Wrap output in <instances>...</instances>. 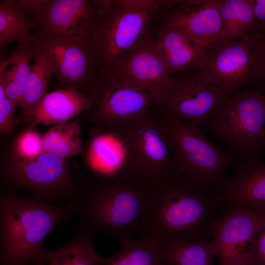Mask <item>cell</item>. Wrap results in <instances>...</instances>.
I'll return each instance as SVG.
<instances>
[{
	"label": "cell",
	"mask_w": 265,
	"mask_h": 265,
	"mask_svg": "<svg viewBox=\"0 0 265 265\" xmlns=\"http://www.w3.org/2000/svg\"><path fill=\"white\" fill-rule=\"evenodd\" d=\"M214 197L221 207L241 205L265 218V163L260 159H243Z\"/></svg>",
	"instance_id": "16"
},
{
	"label": "cell",
	"mask_w": 265,
	"mask_h": 265,
	"mask_svg": "<svg viewBox=\"0 0 265 265\" xmlns=\"http://www.w3.org/2000/svg\"><path fill=\"white\" fill-rule=\"evenodd\" d=\"M183 0H115L119 6L158 14L163 10L174 7Z\"/></svg>",
	"instance_id": "30"
},
{
	"label": "cell",
	"mask_w": 265,
	"mask_h": 265,
	"mask_svg": "<svg viewBox=\"0 0 265 265\" xmlns=\"http://www.w3.org/2000/svg\"><path fill=\"white\" fill-rule=\"evenodd\" d=\"M216 253L212 240L179 241L165 246L161 258L170 265H211Z\"/></svg>",
	"instance_id": "28"
},
{
	"label": "cell",
	"mask_w": 265,
	"mask_h": 265,
	"mask_svg": "<svg viewBox=\"0 0 265 265\" xmlns=\"http://www.w3.org/2000/svg\"><path fill=\"white\" fill-rule=\"evenodd\" d=\"M254 265L252 264V263H249L247 264H242V265Z\"/></svg>",
	"instance_id": "36"
},
{
	"label": "cell",
	"mask_w": 265,
	"mask_h": 265,
	"mask_svg": "<svg viewBox=\"0 0 265 265\" xmlns=\"http://www.w3.org/2000/svg\"><path fill=\"white\" fill-rule=\"evenodd\" d=\"M221 207L205 186L174 168L145 182L138 233L164 246L211 241Z\"/></svg>",
	"instance_id": "1"
},
{
	"label": "cell",
	"mask_w": 265,
	"mask_h": 265,
	"mask_svg": "<svg viewBox=\"0 0 265 265\" xmlns=\"http://www.w3.org/2000/svg\"><path fill=\"white\" fill-rule=\"evenodd\" d=\"M34 44H18L6 60L0 61V81L2 82L7 97L20 108L24 88L34 57Z\"/></svg>",
	"instance_id": "21"
},
{
	"label": "cell",
	"mask_w": 265,
	"mask_h": 265,
	"mask_svg": "<svg viewBox=\"0 0 265 265\" xmlns=\"http://www.w3.org/2000/svg\"><path fill=\"white\" fill-rule=\"evenodd\" d=\"M256 61L259 80L265 82V31L263 33L256 49Z\"/></svg>",
	"instance_id": "33"
},
{
	"label": "cell",
	"mask_w": 265,
	"mask_h": 265,
	"mask_svg": "<svg viewBox=\"0 0 265 265\" xmlns=\"http://www.w3.org/2000/svg\"><path fill=\"white\" fill-rule=\"evenodd\" d=\"M87 160L91 170L104 178L130 175L131 151L123 127L106 129L95 135L89 144Z\"/></svg>",
	"instance_id": "17"
},
{
	"label": "cell",
	"mask_w": 265,
	"mask_h": 265,
	"mask_svg": "<svg viewBox=\"0 0 265 265\" xmlns=\"http://www.w3.org/2000/svg\"><path fill=\"white\" fill-rule=\"evenodd\" d=\"M99 16V0H43L34 17L43 32L92 36Z\"/></svg>",
	"instance_id": "14"
},
{
	"label": "cell",
	"mask_w": 265,
	"mask_h": 265,
	"mask_svg": "<svg viewBox=\"0 0 265 265\" xmlns=\"http://www.w3.org/2000/svg\"><path fill=\"white\" fill-rule=\"evenodd\" d=\"M160 112L158 115L171 151L174 169L196 180L215 194L227 179L228 168L238 163L240 157L223 151L200 127L162 108Z\"/></svg>",
	"instance_id": "4"
},
{
	"label": "cell",
	"mask_w": 265,
	"mask_h": 265,
	"mask_svg": "<svg viewBox=\"0 0 265 265\" xmlns=\"http://www.w3.org/2000/svg\"><path fill=\"white\" fill-rule=\"evenodd\" d=\"M34 63L27 77L20 108L27 115L46 94L53 75V66L47 53L34 44Z\"/></svg>",
	"instance_id": "26"
},
{
	"label": "cell",
	"mask_w": 265,
	"mask_h": 265,
	"mask_svg": "<svg viewBox=\"0 0 265 265\" xmlns=\"http://www.w3.org/2000/svg\"><path fill=\"white\" fill-rule=\"evenodd\" d=\"M91 98L73 87L46 93L26 115L32 125H58L88 110Z\"/></svg>",
	"instance_id": "20"
},
{
	"label": "cell",
	"mask_w": 265,
	"mask_h": 265,
	"mask_svg": "<svg viewBox=\"0 0 265 265\" xmlns=\"http://www.w3.org/2000/svg\"><path fill=\"white\" fill-rule=\"evenodd\" d=\"M192 71L172 76L159 104L177 118L204 127L208 117L230 98L211 81L202 70Z\"/></svg>",
	"instance_id": "10"
},
{
	"label": "cell",
	"mask_w": 265,
	"mask_h": 265,
	"mask_svg": "<svg viewBox=\"0 0 265 265\" xmlns=\"http://www.w3.org/2000/svg\"><path fill=\"white\" fill-rule=\"evenodd\" d=\"M253 10L261 32L265 31V0H253Z\"/></svg>",
	"instance_id": "34"
},
{
	"label": "cell",
	"mask_w": 265,
	"mask_h": 265,
	"mask_svg": "<svg viewBox=\"0 0 265 265\" xmlns=\"http://www.w3.org/2000/svg\"><path fill=\"white\" fill-rule=\"evenodd\" d=\"M16 156L23 158H35L45 152L42 136L33 130H28L18 137L15 145Z\"/></svg>",
	"instance_id": "29"
},
{
	"label": "cell",
	"mask_w": 265,
	"mask_h": 265,
	"mask_svg": "<svg viewBox=\"0 0 265 265\" xmlns=\"http://www.w3.org/2000/svg\"><path fill=\"white\" fill-rule=\"evenodd\" d=\"M34 26H37L36 21L17 5L16 0H0V49L13 42L34 44L35 35L30 32Z\"/></svg>",
	"instance_id": "24"
},
{
	"label": "cell",
	"mask_w": 265,
	"mask_h": 265,
	"mask_svg": "<svg viewBox=\"0 0 265 265\" xmlns=\"http://www.w3.org/2000/svg\"><path fill=\"white\" fill-rule=\"evenodd\" d=\"M90 97L89 109H94L95 118L105 129L134 122L158 104L147 91L117 73L100 75Z\"/></svg>",
	"instance_id": "8"
},
{
	"label": "cell",
	"mask_w": 265,
	"mask_h": 265,
	"mask_svg": "<svg viewBox=\"0 0 265 265\" xmlns=\"http://www.w3.org/2000/svg\"><path fill=\"white\" fill-rule=\"evenodd\" d=\"M263 33L247 35L207 51L201 70L228 98L245 84L259 80L256 52Z\"/></svg>",
	"instance_id": "9"
},
{
	"label": "cell",
	"mask_w": 265,
	"mask_h": 265,
	"mask_svg": "<svg viewBox=\"0 0 265 265\" xmlns=\"http://www.w3.org/2000/svg\"><path fill=\"white\" fill-rule=\"evenodd\" d=\"M92 238L80 230L72 242L53 251L43 248L35 260L43 265H99L100 257L93 245Z\"/></svg>",
	"instance_id": "25"
},
{
	"label": "cell",
	"mask_w": 265,
	"mask_h": 265,
	"mask_svg": "<svg viewBox=\"0 0 265 265\" xmlns=\"http://www.w3.org/2000/svg\"><path fill=\"white\" fill-rule=\"evenodd\" d=\"M45 152L60 159L84 155L80 124L77 120L54 125L42 136Z\"/></svg>",
	"instance_id": "27"
},
{
	"label": "cell",
	"mask_w": 265,
	"mask_h": 265,
	"mask_svg": "<svg viewBox=\"0 0 265 265\" xmlns=\"http://www.w3.org/2000/svg\"><path fill=\"white\" fill-rule=\"evenodd\" d=\"M155 45L172 76L203 67L207 51L177 29L163 26Z\"/></svg>",
	"instance_id": "19"
},
{
	"label": "cell",
	"mask_w": 265,
	"mask_h": 265,
	"mask_svg": "<svg viewBox=\"0 0 265 265\" xmlns=\"http://www.w3.org/2000/svg\"><path fill=\"white\" fill-rule=\"evenodd\" d=\"M263 152H264L265 154V146H264Z\"/></svg>",
	"instance_id": "37"
},
{
	"label": "cell",
	"mask_w": 265,
	"mask_h": 265,
	"mask_svg": "<svg viewBox=\"0 0 265 265\" xmlns=\"http://www.w3.org/2000/svg\"><path fill=\"white\" fill-rule=\"evenodd\" d=\"M34 265H43L40 262L37 260H34Z\"/></svg>",
	"instance_id": "35"
},
{
	"label": "cell",
	"mask_w": 265,
	"mask_h": 265,
	"mask_svg": "<svg viewBox=\"0 0 265 265\" xmlns=\"http://www.w3.org/2000/svg\"><path fill=\"white\" fill-rule=\"evenodd\" d=\"M231 153L259 159L265 143V95L240 90L223 103L204 126Z\"/></svg>",
	"instance_id": "5"
},
{
	"label": "cell",
	"mask_w": 265,
	"mask_h": 265,
	"mask_svg": "<svg viewBox=\"0 0 265 265\" xmlns=\"http://www.w3.org/2000/svg\"><path fill=\"white\" fill-rule=\"evenodd\" d=\"M15 105L6 96L3 83L0 82V131L12 132L14 125Z\"/></svg>",
	"instance_id": "31"
},
{
	"label": "cell",
	"mask_w": 265,
	"mask_h": 265,
	"mask_svg": "<svg viewBox=\"0 0 265 265\" xmlns=\"http://www.w3.org/2000/svg\"><path fill=\"white\" fill-rule=\"evenodd\" d=\"M123 127L131 151L130 176L146 181L174 169L171 151L158 115L150 110Z\"/></svg>",
	"instance_id": "11"
},
{
	"label": "cell",
	"mask_w": 265,
	"mask_h": 265,
	"mask_svg": "<svg viewBox=\"0 0 265 265\" xmlns=\"http://www.w3.org/2000/svg\"><path fill=\"white\" fill-rule=\"evenodd\" d=\"M68 203L80 230L93 237L108 233L119 240L138 232L145 182L130 175L104 178Z\"/></svg>",
	"instance_id": "2"
},
{
	"label": "cell",
	"mask_w": 265,
	"mask_h": 265,
	"mask_svg": "<svg viewBox=\"0 0 265 265\" xmlns=\"http://www.w3.org/2000/svg\"><path fill=\"white\" fill-rule=\"evenodd\" d=\"M265 218L239 205L226 206L214 225L212 240L220 265L251 263V246Z\"/></svg>",
	"instance_id": "12"
},
{
	"label": "cell",
	"mask_w": 265,
	"mask_h": 265,
	"mask_svg": "<svg viewBox=\"0 0 265 265\" xmlns=\"http://www.w3.org/2000/svg\"><path fill=\"white\" fill-rule=\"evenodd\" d=\"M251 263L254 265H265V225L251 244Z\"/></svg>",
	"instance_id": "32"
},
{
	"label": "cell",
	"mask_w": 265,
	"mask_h": 265,
	"mask_svg": "<svg viewBox=\"0 0 265 265\" xmlns=\"http://www.w3.org/2000/svg\"><path fill=\"white\" fill-rule=\"evenodd\" d=\"M109 73L126 77L151 94L158 104L163 101L172 78L155 41L148 33L100 75Z\"/></svg>",
	"instance_id": "13"
},
{
	"label": "cell",
	"mask_w": 265,
	"mask_h": 265,
	"mask_svg": "<svg viewBox=\"0 0 265 265\" xmlns=\"http://www.w3.org/2000/svg\"><path fill=\"white\" fill-rule=\"evenodd\" d=\"M9 174L18 184L49 198L48 191L69 183L68 169L64 159L44 152L33 158L15 156Z\"/></svg>",
	"instance_id": "18"
},
{
	"label": "cell",
	"mask_w": 265,
	"mask_h": 265,
	"mask_svg": "<svg viewBox=\"0 0 265 265\" xmlns=\"http://www.w3.org/2000/svg\"></svg>",
	"instance_id": "38"
},
{
	"label": "cell",
	"mask_w": 265,
	"mask_h": 265,
	"mask_svg": "<svg viewBox=\"0 0 265 265\" xmlns=\"http://www.w3.org/2000/svg\"><path fill=\"white\" fill-rule=\"evenodd\" d=\"M99 16L92 35L100 73L132 49L147 33L156 14L99 0Z\"/></svg>",
	"instance_id": "7"
},
{
	"label": "cell",
	"mask_w": 265,
	"mask_h": 265,
	"mask_svg": "<svg viewBox=\"0 0 265 265\" xmlns=\"http://www.w3.org/2000/svg\"><path fill=\"white\" fill-rule=\"evenodd\" d=\"M73 213L67 203L55 207L26 198L2 197L0 203L1 265H26L34 261L54 226Z\"/></svg>",
	"instance_id": "3"
},
{
	"label": "cell",
	"mask_w": 265,
	"mask_h": 265,
	"mask_svg": "<svg viewBox=\"0 0 265 265\" xmlns=\"http://www.w3.org/2000/svg\"><path fill=\"white\" fill-rule=\"evenodd\" d=\"M223 0H186L166 14L164 26L177 29L208 51L216 43L222 29Z\"/></svg>",
	"instance_id": "15"
},
{
	"label": "cell",
	"mask_w": 265,
	"mask_h": 265,
	"mask_svg": "<svg viewBox=\"0 0 265 265\" xmlns=\"http://www.w3.org/2000/svg\"><path fill=\"white\" fill-rule=\"evenodd\" d=\"M35 35L34 44L49 56L61 88L73 87L83 94L88 91L90 97L100 76L99 56L92 36L53 35L40 30Z\"/></svg>",
	"instance_id": "6"
},
{
	"label": "cell",
	"mask_w": 265,
	"mask_h": 265,
	"mask_svg": "<svg viewBox=\"0 0 265 265\" xmlns=\"http://www.w3.org/2000/svg\"><path fill=\"white\" fill-rule=\"evenodd\" d=\"M221 16L222 29L214 46L250 34L262 33L254 13L253 0H223Z\"/></svg>",
	"instance_id": "22"
},
{
	"label": "cell",
	"mask_w": 265,
	"mask_h": 265,
	"mask_svg": "<svg viewBox=\"0 0 265 265\" xmlns=\"http://www.w3.org/2000/svg\"><path fill=\"white\" fill-rule=\"evenodd\" d=\"M121 248L115 255L100 257L99 265H170L161 258L165 247L150 238L135 240L128 237L120 240Z\"/></svg>",
	"instance_id": "23"
}]
</instances>
